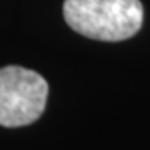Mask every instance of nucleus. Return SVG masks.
I'll return each instance as SVG.
<instances>
[{
    "label": "nucleus",
    "instance_id": "nucleus-2",
    "mask_svg": "<svg viewBox=\"0 0 150 150\" xmlns=\"http://www.w3.org/2000/svg\"><path fill=\"white\" fill-rule=\"evenodd\" d=\"M48 97V83L40 74L18 65L0 69V125L15 129L40 118Z\"/></svg>",
    "mask_w": 150,
    "mask_h": 150
},
{
    "label": "nucleus",
    "instance_id": "nucleus-1",
    "mask_svg": "<svg viewBox=\"0 0 150 150\" xmlns=\"http://www.w3.org/2000/svg\"><path fill=\"white\" fill-rule=\"evenodd\" d=\"M64 18L83 37L120 42L140 30L144 5L140 0H65Z\"/></svg>",
    "mask_w": 150,
    "mask_h": 150
}]
</instances>
